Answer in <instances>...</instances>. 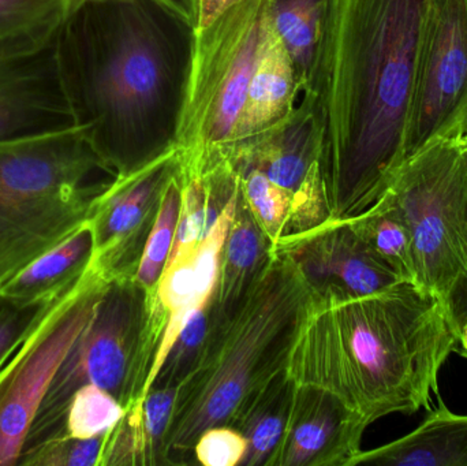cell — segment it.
I'll list each match as a JSON object with an SVG mask.
<instances>
[{
  "instance_id": "6da1fadb",
  "label": "cell",
  "mask_w": 467,
  "mask_h": 466,
  "mask_svg": "<svg viewBox=\"0 0 467 466\" xmlns=\"http://www.w3.org/2000/svg\"><path fill=\"white\" fill-rule=\"evenodd\" d=\"M194 40L156 0H77L55 41L60 82L112 177L177 148Z\"/></svg>"
},
{
  "instance_id": "7a4b0ae2",
  "label": "cell",
  "mask_w": 467,
  "mask_h": 466,
  "mask_svg": "<svg viewBox=\"0 0 467 466\" xmlns=\"http://www.w3.org/2000/svg\"><path fill=\"white\" fill-rule=\"evenodd\" d=\"M428 0H337L309 92L323 122L328 221L369 210L405 164Z\"/></svg>"
},
{
  "instance_id": "3957f363",
  "label": "cell",
  "mask_w": 467,
  "mask_h": 466,
  "mask_svg": "<svg viewBox=\"0 0 467 466\" xmlns=\"http://www.w3.org/2000/svg\"><path fill=\"white\" fill-rule=\"evenodd\" d=\"M457 342L439 301L414 282L364 297L313 292L285 375L337 397L370 426L428 408Z\"/></svg>"
},
{
  "instance_id": "277c9868",
  "label": "cell",
  "mask_w": 467,
  "mask_h": 466,
  "mask_svg": "<svg viewBox=\"0 0 467 466\" xmlns=\"http://www.w3.org/2000/svg\"><path fill=\"white\" fill-rule=\"evenodd\" d=\"M313 290L287 251L274 249L235 309L213 320L193 371L177 388L161 465L197 464L208 429L234 427L264 388L285 372Z\"/></svg>"
},
{
  "instance_id": "5b68a950",
  "label": "cell",
  "mask_w": 467,
  "mask_h": 466,
  "mask_svg": "<svg viewBox=\"0 0 467 466\" xmlns=\"http://www.w3.org/2000/svg\"><path fill=\"white\" fill-rule=\"evenodd\" d=\"M99 171L77 126L0 142V286L89 221L109 183Z\"/></svg>"
},
{
  "instance_id": "8992f818",
  "label": "cell",
  "mask_w": 467,
  "mask_h": 466,
  "mask_svg": "<svg viewBox=\"0 0 467 466\" xmlns=\"http://www.w3.org/2000/svg\"><path fill=\"white\" fill-rule=\"evenodd\" d=\"M164 328L166 319L156 305V293L133 279L107 281L92 317L52 379L24 450L57 430L66 405L84 386L109 391L125 410L139 402Z\"/></svg>"
},
{
  "instance_id": "52a82bcc",
  "label": "cell",
  "mask_w": 467,
  "mask_h": 466,
  "mask_svg": "<svg viewBox=\"0 0 467 466\" xmlns=\"http://www.w3.org/2000/svg\"><path fill=\"white\" fill-rule=\"evenodd\" d=\"M386 193L410 230L414 284L439 301L460 338L467 325L465 142L428 145L405 161Z\"/></svg>"
},
{
  "instance_id": "ba28073f",
  "label": "cell",
  "mask_w": 467,
  "mask_h": 466,
  "mask_svg": "<svg viewBox=\"0 0 467 466\" xmlns=\"http://www.w3.org/2000/svg\"><path fill=\"white\" fill-rule=\"evenodd\" d=\"M268 18V0H241L196 32L177 139L183 171L226 163Z\"/></svg>"
},
{
  "instance_id": "9c48e42d",
  "label": "cell",
  "mask_w": 467,
  "mask_h": 466,
  "mask_svg": "<svg viewBox=\"0 0 467 466\" xmlns=\"http://www.w3.org/2000/svg\"><path fill=\"white\" fill-rule=\"evenodd\" d=\"M106 284L88 268L47 308L0 366V466L18 465L52 379L92 317Z\"/></svg>"
},
{
  "instance_id": "30bf717a",
  "label": "cell",
  "mask_w": 467,
  "mask_h": 466,
  "mask_svg": "<svg viewBox=\"0 0 467 466\" xmlns=\"http://www.w3.org/2000/svg\"><path fill=\"white\" fill-rule=\"evenodd\" d=\"M439 140L467 141V0H428L406 161Z\"/></svg>"
},
{
  "instance_id": "8fae6325",
  "label": "cell",
  "mask_w": 467,
  "mask_h": 466,
  "mask_svg": "<svg viewBox=\"0 0 467 466\" xmlns=\"http://www.w3.org/2000/svg\"><path fill=\"white\" fill-rule=\"evenodd\" d=\"M178 148L141 169L109 181L89 219V267L104 281L133 279L158 218L167 183L180 170Z\"/></svg>"
},
{
  "instance_id": "7c38bea8",
  "label": "cell",
  "mask_w": 467,
  "mask_h": 466,
  "mask_svg": "<svg viewBox=\"0 0 467 466\" xmlns=\"http://www.w3.org/2000/svg\"><path fill=\"white\" fill-rule=\"evenodd\" d=\"M274 249L296 260L315 293L364 297L403 279L370 252L348 222H331Z\"/></svg>"
},
{
  "instance_id": "4fadbf2b",
  "label": "cell",
  "mask_w": 467,
  "mask_h": 466,
  "mask_svg": "<svg viewBox=\"0 0 467 466\" xmlns=\"http://www.w3.org/2000/svg\"><path fill=\"white\" fill-rule=\"evenodd\" d=\"M368 427L332 394L296 385L282 440L268 466H350Z\"/></svg>"
},
{
  "instance_id": "5bb4252c",
  "label": "cell",
  "mask_w": 467,
  "mask_h": 466,
  "mask_svg": "<svg viewBox=\"0 0 467 466\" xmlns=\"http://www.w3.org/2000/svg\"><path fill=\"white\" fill-rule=\"evenodd\" d=\"M238 194L239 178L235 191L207 237L188 254L167 263L161 274L156 287V304L164 315L166 328L140 401L150 391L161 364L186 323L196 312L213 304L218 287L222 254L235 213Z\"/></svg>"
},
{
  "instance_id": "9a60e30c",
  "label": "cell",
  "mask_w": 467,
  "mask_h": 466,
  "mask_svg": "<svg viewBox=\"0 0 467 466\" xmlns=\"http://www.w3.org/2000/svg\"><path fill=\"white\" fill-rule=\"evenodd\" d=\"M73 126L55 43L37 54L0 62V142Z\"/></svg>"
},
{
  "instance_id": "2e32d148",
  "label": "cell",
  "mask_w": 467,
  "mask_h": 466,
  "mask_svg": "<svg viewBox=\"0 0 467 466\" xmlns=\"http://www.w3.org/2000/svg\"><path fill=\"white\" fill-rule=\"evenodd\" d=\"M321 147L323 122L317 98L304 93L301 104L287 119L236 145L226 163L235 172H263L294 199L320 161Z\"/></svg>"
},
{
  "instance_id": "e0dca14e",
  "label": "cell",
  "mask_w": 467,
  "mask_h": 466,
  "mask_svg": "<svg viewBox=\"0 0 467 466\" xmlns=\"http://www.w3.org/2000/svg\"><path fill=\"white\" fill-rule=\"evenodd\" d=\"M299 92L301 87L293 60L268 18L255 57L238 139L233 148L287 119L296 109Z\"/></svg>"
},
{
  "instance_id": "ac0fdd59",
  "label": "cell",
  "mask_w": 467,
  "mask_h": 466,
  "mask_svg": "<svg viewBox=\"0 0 467 466\" xmlns=\"http://www.w3.org/2000/svg\"><path fill=\"white\" fill-rule=\"evenodd\" d=\"M467 466V415H457L441 399L410 434L369 451L350 466Z\"/></svg>"
},
{
  "instance_id": "d6986e66",
  "label": "cell",
  "mask_w": 467,
  "mask_h": 466,
  "mask_svg": "<svg viewBox=\"0 0 467 466\" xmlns=\"http://www.w3.org/2000/svg\"><path fill=\"white\" fill-rule=\"evenodd\" d=\"M274 245L242 196L239 185L235 213L222 254L218 287L211 304L213 320L229 316L271 260Z\"/></svg>"
},
{
  "instance_id": "ffe728a7",
  "label": "cell",
  "mask_w": 467,
  "mask_h": 466,
  "mask_svg": "<svg viewBox=\"0 0 467 466\" xmlns=\"http://www.w3.org/2000/svg\"><path fill=\"white\" fill-rule=\"evenodd\" d=\"M175 397V388H153L126 409L119 423L106 435L99 466L161 465Z\"/></svg>"
},
{
  "instance_id": "44dd1931",
  "label": "cell",
  "mask_w": 467,
  "mask_h": 466,
  "mask_svg": "<svg viewBox=\"0 0 467 466\" xmlns=\"http://www.w3.org/2000/svg\"><path fill=\"white\" fill-rule=\"evenodd\" d=\"M93 234L89 221L41 254L0 286V293L24 304L48 303L73 286L89 268Z\"/></svg>"
},
{
  "instance_id": "7402d4cb",
  "label": "cell",
  "mask_w": 467,
  "mask_h": 466,
  "mask_svg": "<svg viewBox=\"0 0 467 466\" xmlns=\"http://www.w3.org/2000/svg\"><path fill=\"white\" fill-rule=\"evenodd\" d=\"M269 19L290 54L301 92L315 84L337 0H268Z\"/></svg>"
},
{
  "instance_id": "603a6c76",
  "label": "cell",
  "mask_w": 467,
  "mask_h": 466,
  "mask_svg": "<svg viewBox=\"0 0 467 466\" xmlns=\"http://www.w3.org/2000/svg\"><path fill=\"white\" fill-rule=\"evenodd\" d=\"M77 0H0V62L51 47Z\"/></svg>"
},
{
  "instance_id": "cb8c5ba5",
  "label": "cell",
  "mask_w": 467,
  "mask_h": 466,
  "mask_svg": "<svg viewBox=\"0 0 467 466\" xmlns=\"http://www.w3.org/2000/svg\"><path fill=\"white\" fill-rule=\"evenodd\" d=\"M294 390L296 383L283 372L264 388L233 427L247 443L241 466H268L282 440Z\"/></svg>"
},
{
  "instance_id": "d4e9b609",
  "label": "cell",
  "mask_w": 467,
  "mask_h": 466,
  "mask_svg": "<svg viewBox=\"0 0 467 466\" xmlns=\"http://www.w3.org/2000/svg\"><path fill=\"white\" fill-rule=\"evenodd\" d=\"M350 223L365 245L403 281L414 282V252L410 230L400 208L384 193L361 215L345 221Z\"/></svg>"
},
{
  "instance_id": "484cf974",
  "label": "cell",
  "mask_w": 467,
  "mask_h": 466,
  "mask_svg": "<svg viewBox=\"0 0 467 466\" xmlns=\"http://www.w3.org/2000/svg\"><path fill=\"white\" fill-rule=\"evenodd\" d=\"M182 164L167 183L158 218L150 230L133 281L150 293H156L161 274L174 243L175 230L182 204Z\"/></svg>"
},
{
  "instance_id": "4316f807",
  "label": "cell",
  "mask_w": 467,
  "mask_h": 466,
  "mask_svg": "<svg viewBox=\"0 0 467 466\" xmlns=\"http://www.w3.org/2000/svg\"><path fill=\"white\" fill-rule=\"evenodd\" d=\"M123 415L125 408L109 391L95 385L84 386L73 394L57 430L48 438L89 440L101 437L109 434Z\"/></svg>"
},
{
  "instance_id": "83f0119b",
  "label": "cell",
  "mask_w": 467,
  "mask_h": 466,
  "mask_svg": "<svg viewBox=\"0 0 467 466\" xmlns=\"http://www.w3.org/2000/svg\"><path fill=\"white\" fill-rule=\"evenodd\" d=\"M236 175L247 207L275 248L290 234L293 196L257 170H244Z\"/></svg>"
},
{
  "instance_id": "f1b7e54d",
  "label": "cell",
  "mask_w": 467,
  "mask_h": 466,
  "mask_svg": "<svg viewBox=\"0 0 467 466\" xmlns=\"http://www.w3.org/2000/svg\"><path fill=\"white\" fill-rule=\"evenodd\" d=\"M211 305L202 311L196 312L186 323L181 331L174 345L170 349L166 360L161 364L155 380L150 385V391L153 388H180L181 383L189 377L207 342L208 333L211 328ZM148 391V393H150Z\"/></svg>"
},
{
  "instance_id": "f546056e",
  "label": "cell",
  "mask_w": 467,
  "mask_h": 466,
  "mask_svg": "<svg viewBox=\"0 0 467 466\" xmlns=\"http://www.w3.org/2000/svg\"><path fill=\"white\" fill-rule=\"evenodd\" d=\"M106 435L79 440L73 437H54L33 448L25 449L19 466H99Z\"/></svg>"
},
{
  "instance_id": "4dcf8cb0",
  "label": "cell",
  "mask_w": 467,
  "mask_h": 466,
  "mask_svg": "<svg viewBox=\"0 0 467 466\" xmlns=\"http://www.w3.org/2000/svg\"><path fill=\"white\" fill-rule=\"evenodd\" d=\"M55 300L41 304H24L11 300L0 293V366L21 344L22 339Z\"/></svg>"
},
{
  "instance_id": "1f68e13d",
  "label": "cell",
  "mask_w": 467,
  "mask_h": 466,
  "mask_svg": "<svg viewBox=\"0 0 467 466\" xmlns=\"http://www.w3.org/2000/svg\"><path fill=\"white\" fill-rule=\"evenodd\" d=\"M247 443L238 430L229 426L208 429L194 446L197 464L204 466H241Z\"/></svg>"
},
{
  "instance_id": "d6a6232c",
  "label": "cell",
  "mask_w": 467,
  "mask_h": 466,
  "mask_svg": "<svg viewBox=\"0 0 467 466\" xmlns=\"http://www.w3.org/2000/svg\"><path fill=\"white\" fill-rule=\"evenodd\" d=\"M241 0H197L196 32L210 26L224 11Z\"/></svg>"
},
{
  "instance_id": "836d02e7",
  "label": "cell",
  "mask_w": 467,
  "mask_h": 466,
  "mask_svg": "<svg viewBox=\"0 0 467 466\" xmlns=\"http://www.w3.org/2000/svg\"><path fill=\"white\" fill-rule=\"evenodd\" d=\"M196 27L197 0H156Z\"/></svg>"
},
{
  "instance_id": "e575fe53",
  "label": "cell",
  "mask_w": 467,
  "mask_h": 466,
  "mask_svg": "<svg viewBox=\"0 0 467 466\" xmlns=\"http://www.w3.org/2000/svg\"><path fill=\"white\" fill-rule=\"evenodd\" d=\"M455 353H460L462 357L467 358V325L462 330L460 338H458L457 347H455Z\"/></svg>"
},
{
  "instance_id": "d590c367",
  "label": "cell",
  "mask_w": 467,
  "mask_h": 466,
  "mask_svg": "<svg viewBox=\"0 0 467 466\" xmlns=\"http://www.w3.org/2000/svg\"><path fill=\"white\" fill-rule=\"evenodd\" d=\"M465 148H466V156H467V141L465 142Z\"/></svg>"
}]
</instances>
